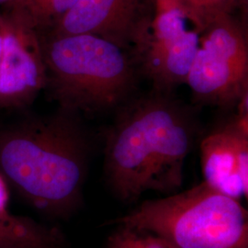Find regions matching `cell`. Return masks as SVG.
<instances>
[{
    "mask_svg": "<svg viewBox=\"0 0 248 248\" xmlns=\"http://www.w3.org/2000/svg\"><path fill=\"white\" fill-rule=\"evenodd\" d=\"M193 109L152 89L117 109L104 146V176L124 202L155 191L170 195L183 184L185 161L197 135Z\"/></svg>",
    "mask_w": 248,
    "mask_h": 248,
    "instance_id": "6da1fadb",
    "label": "cell"
},
{
    "mask_svg": "<svg viewBox=\"0 0 248 248\" xmlns=\"http://www.w3.org/2000/svg\"><path fill=\"white\" fill-rule=\"evenodd\" d=\"M91 151L78 116L59 108L0 133V170L36 209L67 218L83 202Z\"/></svg>",
    "mask_w": 248,
    "mask_h": 248,
    "instance_id": "7a4b0ae2",
    "label": "cell"
},
{
    "mask_svg": "<svg viewBox=\"0 0 248 248\" xmlns=\"http://www.w3.org/2000/svg\"><path fill=\"white\" fill-rule=\"evenodd\" d=\"M38 38L45 89L60 109L77 115L105 113L135 96L138 65L119 46L90 34Z\"/></svg>",
    "mask_w": 248,
    "mask_h": 248,
    "instance_id": "3957f363",
    "label": "cell"
},
{
    "mask_svg": "<svg viewBox=\"0 0 248 248\" xmlns=\"http://www.w3.org/2000/svg\"><path fill=\"white\" fill-rule=\"evenodd\" d=\"M111 224L147 231L179 248H248V213L206 182L148 200Z\"/></svg>",
    "mask_w": 248,
    "mask_h": 248,
    "instance_id": "277c9868",
    "label": "cell"
},
{
    "mask_svg": "<svg viewBox=\"0 0 248 248\" xmlns=\"http://www.w3.org/2000/svg\"><path fill=\"white\" fill-rule=\"evenodd\" d=\"M196 102L231 108L248 93V43L245 28L232 14L204 27L186 78Z\"/></svg>",
    "mask_w": 248,
    "mask_h": 248,
    "instance_id": "5b68a950",
    "label": "cell"
},
{
    "mask_svg": "<svg viewBox=\"0 0 248 248\" xmlns=\"http://www.w3.org/2000/svg\"><path fill=\"white\" fill-rule=\"evenodd\" d=\"M155 15L153 0H78L50 30V37L98 36L137 57Z\"/></svg>",
    "mask_w": 248,
    "mask_h": 248,
    "instance_id": "8992f818",
    "label": "cell"
},
{
    "mask_svg": "<svg viewBox=\"0 0 248 248\" xmlns=\"http://www.w3.org/2000/svg\"><path fill=\"white\" fill-rule=\"evenodd\" d=\"M201 31L181 7L155 12L141 53L140 75L152 89L172 93L186 84L200 45Z\"/></svg>",
    "mask_w": 248,
    "mask_h": 248,
    "instance_id": "52a82bcc",
    "label": "cell"
},
{
    "mask_svg": "<svg viewBox=\"0 0 248 248\" xmlns=\"http://www.w3.org/2000/svg\"><path fill=\"white\" fill-rule=\"evenodd\" d=\"M45 88L38 35L14 26L0 12V108L28 105Z\"/></svg>",
    "mask_w": 248,
    "mask_h": 248,
    "instance_id": "ba28073f",
    "label": "cell"
},
{
    "mask_svg": "<svg viewBox=\"0 0 248 248\" xmlns=\"http://www.w3.org/2000/svg\"><path fill=\"white\" fill-rule=\"evenodd\" d=\"M248 111L216 127L201 143L204 182L240 201L248 195Z\"/></svg>",
    "mask_w": 248,
    "mask_h": 248,
    "instance_id": "9c48e42d",
    "label": "cell"
},
{
    "mask_svg": "<svg viewBox=\"0 0 248 248\" xmlns=\"http://www.w3.org/2000/svg\"><path fill=\"white\" fill-rule=\"evenodd\" d=\"M78 0H10L1 7L3 16L18 29L43 34L63 17Z\"/></svg>",
    "mask_w": 248,
    "mask_h": 248,
    "instance_id": "30bf717a",
    "label": "cell"
},
{
    "mask_svg": "<svg viewBox=\"0 0 248 248\" xmlns=\"http://www.w3.org/2000/svg\"><path fill=\"white\" fill-rule=\"evenodd\" d=\"M107 248H179L150 232L117 224V228L108 238Z\"/></svg>",
    "mask_w": 248,
    "mask_h": 248,
    "instance_id": "8fae6325",
    "label": "cell"
},
{
    "mask_svg": "<svg viewBox=\"0 0 248 248\" xmlns=\"http://www.w3.org/2000/svg\"><path fill=\"white\" fill-rule=\"evenodd\" d=\"M179 6L202 31L204 27L223 14H232L235 0H178Z\"/></svg>",
    "mask_w": 248,
    "mask_h": 248,
    "instance_id": "7c38bea8",
    "label": "cell"
},
{
    "mask_svg": "<svg viewBox=\"0 0 248 248\" xmlns=\"http://www.w3.org/2000/svg\"><path fill=\"white\" fill-rule=\"evenodd\" d=\"M10 0H0V7H3L4 5H6Z\"/></svg>",
    "mask_w": 248,
    "mask_h": 248,
    "instance_id": "4fadbf2b",
    "label": "cell"
},
{
    "mask_svg": "<svg viewBox=\"0 0 248 248\" xmlns=\"http://www.w3.org/2000/svg\"><path fill=\"white\" fill-rule=\"evenodd\" d=\"M0 248H9L7 247V246H5V245H3V244H1L0 243Z\"/></svg>",
    "mask_w": 248,
    "mask_h": 248,
    "instance_id": "5bb4252c",
    "label": "cell"
}]
</instances>
